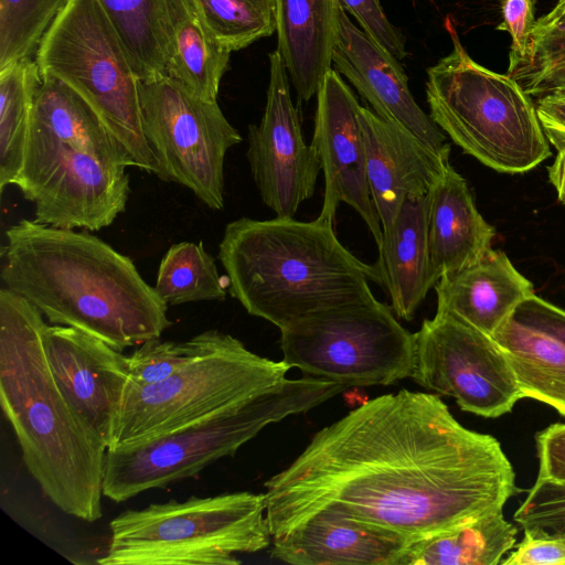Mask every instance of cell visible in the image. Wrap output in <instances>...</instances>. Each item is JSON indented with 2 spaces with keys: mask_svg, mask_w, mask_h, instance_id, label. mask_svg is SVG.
I'll return each instance as SVG.
<instances>
[{
  "mask_svg": "<svg viewBox=\"0 0 565 565\" xmlns=\"http://www.w3.org/2000/svg\"><path fill=\"white\" fill-rule=\"evenodd\" d=\"M264 486L271 537L328 513L412 543L502 511L519 491L494 437L463 427L436 394L408 390L322 428Z\"/></svg>",
  "mask_w": 565,
  "mask_h": 565,
  "instance_id": "1",
  "label": "cell"
},
{
  "mask_svg": "<svg viewBox=\"0 0 565 565\" xmlns=\"http://www.w3.org/2000/svg\"><path fill=\"white\" fill-rule=\"evenodd\" d=\"M4 287L52 324L73 327L115 349L160 338L168 305L132 260L97 236L22 218L6 232Z\"/></svg>",
  "mask_w": 565,
  "mask_h": 565,
  "instance_id": "2",
  "label": "cell"
},
{
  "mask_svg": "<svg viewBox=\"0 0 565 565\" xmlns=\"http://www.w3.org/2000/svg\"><path fill=\"white\" fill-rule=\"evenodd\" d=\"M42 312L0 289V402L23 462L42 492L63 512L102 518L107 447L60 390L43 347Z\"/></svg>",
  "mask_w": 565,
  "mask_h": 565,
  "instance_id": "3",
  "label": "cell"
},
{
  "mask_svg": "<svg viewBox=\"0 0 565 565\" xmlns=\"http://www.w3.org/2000/svg\"><path fill=\"white\" fill-rule=\"evenodd\" d=\"M218 259L230 294L252 316L280 329L327 309L374 300L384 286L377 264L356 258L333 224L277 217L228 223Z\"/></svg>",
  "mask_w": 565,
  "mask_h": 565,
  "instance_id": "4",
  "label": "cell"
},
{
  "mask_svg": "<svg viewBox=\"0 0 565 565\" xmlns=\"http://www.w3.org/2000/svg\"><path fill=\"white\" fill-rule=\"evenodd\" d=\"M125 146L70 86L42 78L13 185L34 205V220L60 228L99 231L126 210Z\"/></svg>",
  "mask_w": 565,
  "mask_h": 565,
  "instance_id": "5",
  "label": "cell"
},
{
  "mask_svg": "<svg viewBox=\"0 0 565 565\" xmlns=\"http://www.w3.org/2000/svg\"><path fill=\"white\" fill-rule=\"evenodd\" d=\"M350 386L306 376L274 386L189 425L130 446L107 449L103 493L121 502L200 473L233 456L267 425L305 413Z\"/></svg>",
  "mask_w": 565,
  "mask_h": 565,
  "instance_id": "6",
  "label": "cell"
},
{
  "mask_svg": "<svg viewBox=\"0 0 565 565\" xmlns=\"http://www.w3.org/2000/svg\"><path fill=\"white\" fill-rule=\"evenodd\" d=\"M445 28L452 50L427 70L429 117L457 146L481 163L523 173L551 154L536 106L520 84L475 62L452 21Z\"/></svg>",
  "mask_w": 565,
  "mask_h": 565,
  "instance_id": "7",
  "label": "cell"
},
{
  "mask_svg": "<svg viewBox=\"0 0 565 565\" xmlns=\"http://www.w3.org/2000/svg\"><path fill=\"white\" fill-rule=\"evenodd\" d=\"M102 565H237L271 543L264 493L191 497L126 510L109 524Z\"/></svg>",
  "mask_w": 565,
  "mask_h": 565,
  "instance_id": "8",
  "label": "cell"
},
{
  "mask_svg": "<svg viewBox=\"0 0 565 565\" xmlns=\"http://www.w3.org/2000/svg\"><path fill=\"white\" fill-rule=\"evenodd\" d=\"M41 78L76 92L125 146L135 166L157 175L140 109L139 78L98 0H70L35 52Z\"/></svg>",
  "mask_w": 565,
  "mask_h": 565,
  "instance_id": "9",
  "label": "cell"
},
{
  "mask_svg": "<svg viewBox=\"0 0 565 565\" xmlns=\"http://www.w3.org/2000/svg\"><path fill=\"white\" fill-rule=\"evenodd\" d=\"M291 367L249 351L220 332L213 347L169 379L127 386L108 449L178 429L258 394L286 379Z\"/></svg>",
  "mask_w": 565,
  "mask_h": 565,
  "instance_id": "10",
  "label": "cell"
},
{
  "mask_svg": "<svg viewBox=\"0 0 565 565\" xmlns=\"http://www.w3.org/2000/svg\"><path fill=\"white\" fill-rule=\"evenodd\" d=\"M282 361L307 376L351 386L411 377L414 333L376 298L312 313L280 329Z\"/></svg>",
  "mask_w": 565,
  "mask_h": 565,
  "instance_id": "11",
  "label": "cell"
},
{
  "mask_svg": "<svg viewBox=\"0 0 565 565\" xmlns=\"http://www.w3.org/2000/svg\"><path fill=\"white\" fill-rule=\"evenodd\" d=\"M143 132L157 177L191 190L211 210L224 207V160L242 141L217 102L204 100L168 75L140 81Z\"/></svg>",
  "mask_w": 565,
  "mask_h": 565,
  "instance_id": "12",
  "label": "cell"
},
{
  "mask_svg": "<svg viewBox=\"0 0 565 565\" xmlns=\"http://www.w3.org/2000/svg\"><path fill=\"white\" fill-rule=\"evenodd\" d=\"M411 379L452 397L465 412L497 418L523 398L510 363L489 335L459 318L436 311L414 333Z\"/></svg>",
  "mask_w": 565,
  "mask_h": 565,
  "instance_id": "13",
  "label": "cell"
},
{
  "mask_svg": "<svg viewBox=\"0 0 565 565\" xmlns=\"http://www.w3.org/2000/svg\"><path fill=\"white\" fill-rule=\"evenodd\" d=\"M247 160L262 201L277 217H294L315 193L320 162L307 145L290 78L276 49L269 54V83L264 115L248 127Z\"/></svg>",
  "mask_w": 565,
  "mask_h": 565,
  "instance_id": "14",
  "label": "cell"
},
{
  "mask_svg": "<svg viewBox=\"0 0 565 565\" xmlns=\"http://www.w3.org/2000/svg\"><path fill=\"white\" fill-rule=\"evenodd\" d=\"M316 96L310 146L324 177L323 202L317 220L333 224L338 205L345 203L362 217L379 250L383 230L367 183L361 105L333 68L324 75Z\"/></svg>",
  "mask_w": 565,
  "mask_h": 565,
  "instance_id": "15",
  "label": "cell"
},
{
  "mask_svg": "<svg viewBox=\"0 0 565 565\" xmlns=\"http://www.w3.org/2000/svg\"><path fill=\"white\" fill-rule=\"evenodd\" d=\"M42 338L56 384L108 449L129 382L127 355L73 327L46 323Z\"/></svg>",
  "mask_w": 565,
  "mask_h": 565,
  "instance_id": "16",
  "label": "cell"
},
{
  "mask_svg": "<svg viewBox=\"0 0 565 565\" xmlns=\"http://www.w3.org/2000/svg\"><path fill=\"white\" fill-rule=\"evenodd\" d=\"M331 63L380 118L434 149L450 150L444 131L416 103L399 60L356 26L341 8Z\"/></svg>",
  "mask_w": 565,
  "mask_h": 565,
  "instance_id": "17",
  "label": "cell"
},
{
  "mask_svg": "<svg viewBox=\"0 0 565 565\" xmlns=\"http://www.w3.org/2000/svg\"><path fill=\"white\" fill-rule=\"evenodd\" d=\"M371 198L382 230H387L408 199L426 196L450 166V150H437L409 131L361 106Z\"/></svg>",
  "mask_w": 565,
  "mask_h": 565,
  "instance_id": "18",
  "label": "cell"
},
{
  "mask_svg": "<svg viewBox=\"0 0 565 565\" xmlns=\"http://www.w3.org/2000/svg\"><path fill=\"white\" fill-rule=\"evenodd\" d=\"M411 544L376 526L317 513L273 536L270 556L292 565H399Z\"/></svg>",
  "mask_w": 565,
  "mask_h": 565,
  "instance_id": "19",
  "label": "cell"
},
{
  "mask_svg": "<svg viewBox=\"0 0 565 565\" xmlns=\"http://www.w3.org/2000/svg\"><path fill=\"white\" fill-rule=\"evenodd\" d=\"M437 310L492 335L534 295L532 282L508 256L492 248L477 262L440 277Z\"/></svg>",
  "mask_w": 565,
  "mask_h": 565,
  "instance_id": "20",
  "label": "cell"
},
{
  "mask_svg": "<svg viewBox=\"0 0 565 565\" xmlns=\"http://www.w3.org/2000/svg\"><path fill=\"white\" fill-rule=\"evenodd\" d=\"M426 225L439 279L481 258L495 235L479 213L467 181L451 164L426 195Z\"/></svg>",
  "mask_w": 565,
  "mask_h": 565,
  "instance_id": "21",
  "label": "cell"
},
{
  "mask_svg": "<svg viewBox=\"0 0 565 565\" xmlns=\"http://www.w3.org/2000/svg\"><path fill=\"white\" fill-rule=\"evenodd\" d=\"M394 315L414 318L439 276L433 265L427 239L426 196L406 200L393 224L383 231V243L375 262Z\"/></svg>",
  "mask_w": 565,
  "mask_h": 565,
  "instance_id": "22",
  "label": "cell"
},
{
  "mask_svg": "<svg viewBox=\"0 0 565 565\" xmlns=\"http://www.w3.org/2000/svg\"><path fill=\"white\" fill-rule=\"evenodd\" d=\"M277 50L299 100L308 102L329 70L338 0H275Z\"/></svg>",
  "mask_w": 565,
  "mask_h": 565,
  "instance_id": "23",
  "label": "cell"
},
{
  "mask_svg": "<svg viewBox=\"0 0 565 565\" xmlns=\"http://www.w3.org/2000/svg\"><path fill=\"white\" fill-rule=\"evenodd\" d=\"M170 41L166 75L204 100L215 102L232 51L202 20L193 0H164Z\"/></svg>",
  "mask_w": 565,
  "mask_h": 565,
  "instance_id": "24",
  "label": "cell"
},
{
  "mask_svg": "<svg viewBox=\"0 0 565 565\" xmlns=\"http://www.w3.org/2000/svg\"><path fill=\"white\" fill-rule=\"evenodd\" d=\"M492 338L504 352L523 398L542 402L565 417V347L513 318Z\"/></svg>",
  "mask_w": 565,
  "mask_h": 565,
  "instance_id": "25",
  "label": "cell"
},
{
  "mask_svg": "<svg viewBox=\"0 0 565 565\" xmlns=\"http://www.w3.org/2000/svg\"><path fill=\"white\" fill-rule=\"evenodd\" d=\"M518 530L494 511L414 542L399 565H497L516 542Z\"/></svg>",
  "mask_w": 565,
  "mask_h": 565,
  "instance_id": "26",
  "label": "cell"
},
{
  "mask_svg": "<svg viewBox=\"0 0 565 565\" xmlns=\"http://www.w3.org/2000/svg\"><path fill=\"white\" fill-rule=\"evenodd\" d=\"M139 81L166 75L170 50L164 0H98Z\"/></svg>",
  "mask_w": 565,
  "mask_h": 565,
  "instance_id": "27",
  "label": "cell"
},
{
  "mask_svg": "<svg viewBox=\"0 0 565 565\" xmlns=\"http://www.w3.org/2000/svg\"><path fill=\"white\" fill-rule=\"evenodd\" d=\"M42 82L35 60L0 71V191L13 184L24 156L32 108Z\"/></svg>",
  "mask_w": 565,
  "mask_h": 565,
  "instance_id": "28",
  "label": "cell"
},
{
  "mask_svg": "<svg viewBox=\"0 0 565 565\" xmlns=\"http://www.w3.org/2000/svg\"><path fill=\"white\" fill-rule=\"evenodd\" d=\"M153 287L168 306L226 298L215 259L202 242L173 244L160 262Z\"/></svg>",
  "mask_w": 565,
  "mask_h": 565,
  "instance_id": "29",
  "label": "cell"
},
{
  "mask_svg": "<svg viewBox=\"0 0 565 565\" xmlns=\"http://www.w3.org/2000/svg\"><path fill=\"white\" fill-rule=\"evenodd\" d=\"M205 25L230 51L276 32L275 0H193Z\"/></svg>",
  "mask_w": 565,
  "mask_h": 565,
  "instance_id": "30",
  "label": "cell"
},
{
  "mask_svg": "<svg viewBox=\"0 0 565 565\" xmlns=\"http://www.w3.org/2000/svg\"><path fill=\"white\" fill-rule=\"evenodd\" d=\"M70 0H0V71L32 58Z\"/></svg>",
  "mask_w": 565,
  "mask_h": 565,
  "instance_id": "31",
  "label": "cell"
},
{
  "mask_svg": "<svg viewBox=\"0 0 565 565\" xmlns=\"http://www.w3.org/2000/svg\"><path fill=\"white\" fill-rule=\"evenodd\" d=\"M221 331L207 330L186 341H145L127 355L129 386L143 387L171 377L209 351Z\"/></svg>",
  "mask_w": 565,
  "mask_h": 565,
  "instance_id": "32",
  "label": "cell"
},
{
  "mask_svg": "<svg viewBox=\"0 0 565 565\" xmlns=\"http://www.w3.org/2000/svg\"><path fill=\"white\" fill-rule=\"evenodd\" d=\"M514 521L524 533L565 541V481L537 477Z\"/></svg>",
  "mask_w": 565,
  "mask_h": 565,
  "instance_id": "33",
  "label": "cell"
},
{
  "mask_svg": "<svg viewBox=\"0 0 565 565\" xmlns=\"http://www.w3.org/2000/svg\"><path fill=\"white\" fill-rule=\"evenodd\" d=\"M529 96L565 93V40L530 50L511 73Z\"/></svg>",
  "mask_w": 565,
  "mask_h": 565,
  "instance_id": "34",
  "label": "cell"
},
{
  "mask_svg": "<svg viewBox=\"0 0 565 565\" xmlns=\"http://www.w3.org/2000/svg\"><path fill=\"white\" fill-rule=\"evenodd\" d=\"M339 7L350 13L360 29L399 61L407 55L405 38L386 17L380 0H338Z\"/></svg>",
  "mask_w": 565,
  "mask_h": 565,
  "instance_id": "35",
  "label": "cell"
},
{
  "mask_svg": "<svg viewBox=\"0 0 565 565\" xmlns=\"http://www.w3.org/2000/svg\"><path fill=\"white\" fill-rule=\"evenodd\" d=\"M535 0L502 1V23L497 26V30L509 32L512 39L508 74H511L526 57L535 23Z\"/></svg>",
  "mask_w": 565,
  "mask_h": 565,
  "instance_id": "36",
  "label": "cell"
},
{
  "mask_svg": "<svg viewBox=\"0 0 565 565\" xmlns=\"http://www.w3.org/2000/svg\"><path fill=\"white\" fill-rule=\"evenodd\" d=\"M518 322L556 339L565 347V310L533 295L513 313Z\"/></svg>",
  "mask_w": 565,
  "mask_h": 565,
  "instance_id": "37",
  "label": "cell"
},
{
  "mask_svg": "<svg viewBox=\"0 0 565 565\" xmlns=\"http://www.w3.org/2000/svg\"><path fill=\"white\" fill-rule=\"evenodd\" d=\"M503 565H565V541L524 533L520 544Z\"/></svg>",
  "mask_w": 565,
  "mask_h": 565,
  "instance_id": "38",
  "label": "cell"
},
{
  "mask_svg": "<svg viewBox=\"0 0 565 565\" xmlns=\"http://www.w3.org/2000/svg\"><path fill=\"white\" fill-rule=\"evenodd\" d=\"M539 475L555 481H565V423H556L535 436Z\"/></svg>",
  "mask_w": 565,
  "mask_h": 565,
  "instance_id": "39",
  "label": "cell"
},
{
  "mask_svg": "<svg viewBox=\"0 0 565 565\" xmlns=\"http://www.w3.org/2000/svg\"><path fill=\"white\" fill-rule=\"evenodd\" d=\"M536 110L548 142L557 150L565 148V93L541 96Z\"/></svg>",
  "mask_w": 565,
  "mask_h": 565,
  "instance_id": "40",
  "label": "cell"
},
{
  "mask_svg": "<svg viewBox=\"0 0 565 565\" xmlns=\"http://www.w3.org/2000/svg\"><path fill=\"white\" fill-rule=\"evenodd\" d=\"M562 40H565V0H558L548 13L535 20L527 52Z\"/></svg>",
  "mask_w": 565,
  "mask_h": 565,
  "instance_id": "41",
  "label": "cell"
},
{
  "mask_svg": "<svg viewBox=\"0 0 565 565\" xmlns=\"http://www.w3.org/2000/svg\"><path fill=\"white\" fill-rule=\"evenodd\" d=\"M558 153L548 167V179L555 190L559 201L565 203V148L557 150Z\"/></svg>",
  "mask_w": 565,
  "mask_h": 565,
  "instance_id": "42",
  "label": "cell"
}]
</instances>
